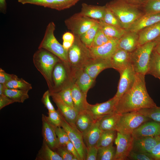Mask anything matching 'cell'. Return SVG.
<instances>
[{"mask_svg": "<svg viewBox=\"0 0 160 160\" xmlns=\"http://www.w3.org/2000/svg\"><path fill=\"white\" fill-rule=\"evenodd\" d=\"M73 43V42H72L63 41L62 45L65 49L68 50Z\"/></svg>", "mask_w": 160, "mask_h": 160, "instance_id": "obj_58", "label": "cell"}, {"mask_svg": "<svg viewBox=\"0 0 160 160\" xmlns=\"http://www.w3.org/2000/svg\"><path fill=\"white\" fill-rule=\"evenodd\" d=\"M68 61L74 65H77L81 63H85L86 65V63L92 58L89 48L76 36H75L73 43L68 50Z\"/></svg>", "mask_w": 160, "mask_h": 160, "instance_id": "obj_8", "label": "cell"}, {"mask_svg": "<svg viewBox=\"0 0 160 160\" xmlns=\"http://www.w3.org/2000/svg\"><path fill=\"white\" fill-rule=\"evenodd\" d=\"M150 119L138 111L123 113L121 114L116 130L123 134H132L140 125Z\"/></svg>", "mask_w": 160, "mask_h": 160, "instance_id": "obj_6", "label": "cell"}, {"mask_svg": "<svg viewBox=\"0 0 160 160\" xmlns=\"http://www.w3.org/2000/svg\"><path fill=\"white\" fill-rule=\"evenodd\" d=\"M60 61L56 64L53 70L52 77L54 85L53 89L50 92H59L60 91V87L63 85L66 78L65 69Z\"/></svg>", "mask_w": 160, "mask_h": 160, "instance_id": "obj_26", "label": "cell"}, {"mask_svg": "<svg viewBox=\"0 0 160 160\" xmlns=\"http://www.w3.org/2000/svg\"><path fill=\"white\" fill-rule=\"evenodd\" d=\"M81 0H18L23 4H30L60 11L68 9Z\"/></svg>", "mask_w": 160, "mask_h": 160, "instance_id": "obj_13", "label": "cell"}, {"mask_svg": "<svg viewBox=\"0 0 160 160\" xmlns=\"http://www.w3.org/2000/svg\"><path fill=\"white\" fill-rule=\"evenodd\" d=\"M95 121L90 113L87 110L78 113L75 121V125L82 134Z\"/></svg>", "mask_w": 160, "mask_h": 160, "instance_id": "obj_28", "label": "cell"}, {"mask_svg": "<svg viewBox=\"0 0 160 160\" xmlns=\"http://www.w3.org/2000/svg\"><path fill=\"white\" fill-rule=\"evenodd\" d=\"M127 3L142 9L148 0H124Z\"/></svg>", "mask_w": 160, "mask_h": 160, "instance_id": "obj_54", "label": "cell"}, {"mask_svg": "<svg viewBox=\"0 0 160 160\" xmlns=\"http://www.w3.org/2000/svg\"><path fill=\"white\" fill-rule=\"evenodd\" d=\"M138 46L154 41L160 37V22L138 32Z\"/></svg>", "mask_w": 160, "mask_h": 160, "instance_id": "obj_23", "label": "cell"}, {"mask_svg": "<svg viewBox=\"0 0 160 160\" xmlns=\"http://www.w3.org/2000/svg\"><path fill=\"white\" fill-rule=\"evenodd\" d=\"M148 154L153 158V160H160V141Z\"/></svg>", "mask_w": 160, "mask_h": 160, "instance_id": "obj_51", "label": "cell"}, {"mask_svg": "<svg viewBox=\"0 0 160 160\" xmlns=\"http://www.w3.org/2000/svg\"><path fill=\"white\" fill-rule=\"evenodd\" d=\"M94 80L84 71L79 75L76 84L83 92L87 94L93 84Z\"/></svg>", "mask_w": 160, "mask_h": 160, "instance_id": "obj_36", "label": "cell"}, {"mask_svg": "<svg viewBox=\"0 0 160 160\" xmlns=\"http://www.w3.org/2000/svg\"><path fill=\"white\" fill-rule=\"evenodd\" d=\"M99 28L100 25L98 22L79 36L82 42L88 48L91 47Z\"/></svg>", "mask_w": 160, "mask_h": 160, "instance_id": "obj_35", "label": "cell"}, {"mask_svg": "<svg viewBox=\"0 0 160 160\" xmlns=\"http://www.w3.org/2000/svg\"><path fill=\"white\" fill-rule=\"evenodd\" d=\"M71 87L74 108L78 112L87 110L89 105L86 100L87 94L83 92L76 83Z\"/></svg>", "mask_w": 160, "mask_h": 160, "instance_id": "obj_25", "label": "cell"}, {"mask_svg": "<svg viewBox=\"0 0 160 160\" xmlns=\"http://www.w3.org/2000/svg\"><path fill=\"white\" fill-rule=\"evenodd\" d=\"M50 93L49 90L43 94L41 100L42 103L48 111H55L56 110L50 100Z\"/></svg>", "mask_w": 160, "mask_h": 160, "instance_id": "obj_48", "label": "cell"}, {"mask_svg": "<svg viewBox=\"0 0 160 160\" xmlns=\"http://www.w3.org/2000/svg\"><path fill=\"white\" fill-rule=\"evenodd\" d=\"M121 114L114 113L99 120L100 129L102 131L116 130Z\"/></svg>", "mask_w": 160, "mask_h": 160, "instance_id": "obj_29", "label": "cell"}, {"mask_svg": "<svg viewBox=\"0 0 160 160\" xmlns=\"http://www.w3.org/2000/svg\"><path fill=\"white\" fill-rule=\"evenodd\" d=\"M105 6L116 16L124 28L127 30L144 14L142 9L131 5L124 0L111 1Z\"/></svg>", "mask_w": 160, "mask_h": 160, "instance_id": "obj_2", "label": "cell"}, {"mask_svg": "<svg viewBox=\"0 0 160 160\" xmlns=\"http://www.w3.org/2000/svg\"><path fill=\"white\" fill-rule=\"evenodd\" d=\"M102 20L108 24L124 29L118 17L107 7L104 17Z\"/></svg>", "mask_w": 160, "mask_h": 160, "instance_id": "obj_40", "label": "cell"}, {"mask_svg": "<svg viewBox=\"0 0 160 160\" xmlns=\"http://www.w3.org/2000/svg\"><path fill=\"white\" fill-rule=\"evenodd\" d=\"M111 39H113L106 36L103 33L100 27L90 48L96 47L101 46L106 43Z\"/></svg>", "mask_w": 160, "mask_h": 160, "instance_id": "obj_43", "label": "cell"}, {"mask_svg": "<svg viewBox=\"0 0 160 160\" xmlns=\"http://www.w3.org/2000/svg\"><path fill=\"white\" fill-rule=\"evenodd\" d=\"M117 133L116 130L102 131L96 146L97 148L106 147L113 144Z\"/></svg>", "mask_w": 160, "mask_h": 160, "instance_id": "obj_34", "label": "cell"}, {"mask_svg": "<svg viewBox=\"0 0 160 160\" xmlns=\"http://www.w3.org/2000/svg\"><path fill=\"white\" fill-rule=\"evenodd\" d=\"M17 76L13 74L7 73L1 68H0V83L5 84Z\"/></svg>", "mask_w": 160, "mask_h": 160, "instance_id": "obj_49", "label": "cell"}, {"mask_svg": "<svg viewBox=\"0 0 160 160\" xmlns=\"http://www.w3.org/2000/svg\"><path fill=\"white\" fill-rule=\"evenodd\" d=\"M119 40L111 39L101 46L89 48L92 57L94 59H109L118 49Z\"/></svg>", "mask_w": 160, "mask_h": 160, "instance_id": "obj_15", "label": "cell"}, {"mask_svg": "<svg viewBox=\"0 0 160 160\" xmlns=\"http://www.w3.org/2000/svg\"><path fill=\"white\" fill-rule=\"evenodd\" d=\"M53 100L56 104L58 110L65 120L70 124L75 125L78 112L74 108L66 104L57 93L50 92Z\"/></svg>", "mask_w": 160, "mask_h": 160, "instance_id": "obj_16", "label": "cell"}, {"mask_svg": "<svg viewBox=\"0 0 160 160\" xmlns=\"http://www.w3.org/2000/svg\"><path fill=\"white\" fill-rule=\"evenodd\" d=\"M57 93L66 104L74 108L71 87H65Z\"/></svg>", "mask_w": 160, "mask_h": 160, "instance_id": "obj_42", "label": "cell"}, {"mask_svg": "<svg viewBox=\"0 0 160 160\" xmlns=\"http://www.w3.org/2000/svg\"><path fill=\"white\" fill-rule=\"evenodd\" d=\"M55 151L63 160H73L74 157L67 149L66 146L59 145Z\"/></svg>", "mask_w": 160, "mask_h": 160, "instance_id": "obj_47", "label": "cell"}, {"mask_svg": "<svg viewBox=\"0 0 160 160\" xmlns=\"http://www.w3.org/2000/svg\"><path fill=\"white\" fill-rule=\"evenodd\" d=\"M147 74L158 79L160 81V55L153 50L152 53Z\"/></svg>", "mask_w": 160, "mask_h": 160, "instance_id": "obj_33", "label": "cell"}, {"mask_svg": "<svg viewBox=\"0 0 160 160\" xmlns=\"http://www.w3.org/2000/svg\"><path fill=\"white\" fill-rule=\"evenodd\" d=\"M133 137L131 134H123L117 132L114 143L116 145L114 160H124L132 149Z\"/></svg>", "mask_w": 160, "mask_h": 160, "instance_id": "obj_10", "label": "cell"}, {"mask_svg": "<svg viewBox=\"0 0 160 160\" xmlns=\"http://www.w3.org/2000/svg\"><path fill=\"white\" fill-rule=\"evenodd\" d=\"M47 117L49 121L55 127H61L62 117L58 110L48 111Z\"/></svg>", "mask_w": 160, "mask_h": 160, "instance_id": "obj_44", "label": "cell"}, {"mask_svg": "<svg viewBox=\"0 0 160 160\" xmlns=\"http://www.w3.org/2000/svg\"><path fill=\"white\" fill-rule=\"evenodd\" d=\"M55 25L53 22L47 25L44 37L38 49L42 48L52 53L65 63L68 62V50L65 49L57 40L54 32Z\"/></svg>", "mask_w": 160, "mask_h": 160, "instance_id": "obj_5", "label": "cell"}, {"mask_svg": "<svg viewBox=\"0 0 160 160\" xmlns=\"http://www.w3.org/2000/svg\"><path fill=\"white\" fill-rule=\"evenodd\" d=\"M66 147L67 149L71 153L74 157L77 158L78 160H81V158L77 150L70 141L66 144Z\"/></svg>", "mask_w": 160, "mask_h": 160, "instance_id": "obj_53", "label": "cell"}, {"mask_svg": "<svg viewBox=\"0 0 160 160\" xmlns=\"http://www.w3.org/2000/svg\"><path fill=\"white\" fill-rule=\"evenodd\" d=\"M160 22V13H144L127 30L138 33L142 30Z\"/></svg>", "mask_w": 160, "mask_h": 160, "instance_id": "obj_18", "label": "cell"}, {"mask_svg": "<svg viewBox=\"0 0 160 160\" xmlns=\"http://www.w3.org/2000/svg\"><path fill=\"white\" fill-rule=\"evenodd\" d=\"M33 60L35 66L45 79L49 91H51L53 87V70L56 64L61 60L52 53L42 48L38 49L35 52Z\"/></svg>", "mask_w": 160, "mask_h": 160, "instance_id": "obj_3", "label": "cell"}, {"mask_svg": "<svg viewBox=\"0 0 160 160\" xmlns=\"http://www.w3.org/2000/svg\"><path fill=\"white\" fill-rule=\"evenodd\" d=\"M29 91L26 90L9 89L5 87L3 94L13 100L14 102L23 103L29 98Z\"/></svg>", "mask_w": 160, "mask_h": 160, "instance_id": "obj_32", "label": "cell"}, {"mask_svg": "<svg viewBox=\"0 0 160 160\" xmlns=\"http://www.w3.org/2000/svg\"><path fill=\"white\" fill-rule=\"evenodd\" d=\"M128 159L134 160H154L148 154L136 152L132 150L130 152Z\"/></svg>", "mask_w": 160, "mask_h": 160, "instance_id": "obj_46", "label": "cell"}, {"mask_svg": "<svg viewBox=\"0 0 160 160\" xmlns=\"http://www.w3.org/2000/svg\"><path fill=\"white\" fill-rule=\"evenodd\" d=\"M100 27L103 33L107 36L119 40L127 30L108 24L102 20H99Z\"/></svg>", "mask_w": 160, "mask_h": 160, "instance_id": "obj_30", "label": "cell"}, {"mask_svg": "<svg viewBox=\"0 0 160 160\" xmlns=\"http://www.w3.org/2000/svg\"><path fill=\"white\" fill-rule=\"evenodd\" d=\"M142 9L144 13H160V0H148Z\"/></svg>", "mask_w": 160, "mask_h": 160, "instance_id": "obj_41", "label": "cell"}, {"mask_svg": "<svg viewBox=\"0 0 160 160\" xmlns=\"http://www.w3.org/2000/svg\"><path fill=\"white\" fill-rule=\"evenodd\" d=\"M62 39L63 41L73 42L75 39V35L72 33L66 32L63 34Z\"/></svg>", "mask_w": 160, "mask_h": 160, "instance_id": "obj_55", "label": "cell"}, {"mask_svg": "<svg viewBox=\"0 0 160 160\" xmlns=\"http://www.w3.org/2000/svg\"><path fill=\"white\" fill-rule=\"evenodd\" d=\"M118 100L114 96L105 102L92 105L89 104L87 109L94 120H99L103 117L115 113Z\"/></svg>", "mask_w": 160, "mask_h": 160, "instance_id": "obj_12", "label": "cell"}, {"mask_svg": "<svg viewBox=\"0 0 160 160\" xmlns=\"http://www.w3.org/2000/svg\"><path fill=\"white\" fill-rule=\"evenodd\" d=\"M98 22L99 20L88 17L79 12L66 19L64 23L72 33L75 36H80Z\"/></svg>", "mask_w": 160, "mask_h": 160, "instance_id": "obj_7", "label": "cell"}, {"mask_svg": "<svg viewBox=\"0 0 160 160\" xmlns=\"http://www.w3.org/2000/svg\"><path fill=\"white\" fill-rule=\"evenodd\" d=\"M117 90L114 96L118 100L133 86L136 73L130 64L120 73Z\"/></svg>", "mask_w": 160, "mask_h": 160, "instance_id": "obj_11", "label": "cell"}, {"mask_svg": "<svg viewBox=\"0 0 160 160\" xmlns=\"http://www.w3.org/2000/svg\"><path fill=\"white\" fill-rule=\"evenodd\" d=\"M42 134L44 141L52 150L55 151L59 146L55 127L49 121L47 116L42 115Z\"/></svg>", "mask_w": 160, "mask_h": 160, "instance_id": "obj_14", "label": "cell"}, {"mask_svg": "<svg viewBox=\"0 0 160 160\" xmlns=\"http://www.w3.org/2000/svg\"><path fill=\"white\" fill-rule=\"evenodd\" d=\"M137 111L153 121L160 123V107L143 108Z\"/></svg>", "mask_w": 160, "mask_h": 160, "instance_id": "obj_39", "label": "cell"}, {"mask_svg": "<svg viewBox=\"0 0 160 160\" xmlns=\"http://www.w3.org/2000/svg\"><path fill=\"white\" fill-rule=\"evenodd\" d=\"M102 132L99 127V120H96L82 134L84 141L87 147L96 146Z\"/></svg>", "mask_w": 160, "mask_h": 160, "instance_id": "obj_24", "label": "cell"}, {"mask_svg": "<svg viewBox=\"0 0 160 160\" xmlns=\"http://www.w3.org/2000/svg\"><path fill=\"white\" fill-rule=\"evenodd\" d=\"M109 60L111 68L120 73L130 64V53L118 49Z\"/></svg>", "mask_w": 160, "mask_h": 160, "instance_id": "obj_20", "label": "cell"}, {"mask_svg": "<svg viewBox=\"0 0 160 160\" xmlns=\"http://www.w3.org/2000/svg\"><path fill=\"white\" fill-rule=\"evenodd\" d=\"M157 41V39L139 46L130 53V64L136 73L147 74L151 55Z\"/></svg>", "mask_w": 160, "mask_h": 160, "instance_id": "obj_4", "label": "cell"}, {"mask_svg": "<svg viewBox=\"0 0 160 160\" xmlns=\"http://www.w3.org/2000/svg\"><path fill=\"white\" fill-rule=\"evenodd\" d=\"M160 141L159 136L133 138L132 150L148 154Z\"/></svg>", "mask_w": 160, "mask_h": 160, "instance_id": "obj_17", "label": "cell"}, {"mask_svg": "<svg viewBox=\"0 0 160 160\" xmlns=\"http://www.w3.org/2000/svg\"><path fill=\"white\" fill-rule=\"evenodd\" d=\"M55 132L59 145L65 146L69 141L68 136L65 129L61 127L55 128Z\"/></svg>", "mask_w": 160, "mask_h": 160, "instance_id": "obj_45", "label": "cell"}, {"mask_svg": "<svg viewBox=\"0 0 160 160\" xmlns=\"http://www.w3.org/2000/svg\"><path fill=\"white\" fill-rule=\"evenodd\" d=\"M5 87L4 84L0 83V95H3V92Z\"/></svg>", "mask_w": 160, "mask_h": 160, "instance_id": "obj_59", "label": "cell"}, {"mask_svg": "<svg viewBox=\"0 0 160 160\" xmlns=\"http://www.w3.org/2000/svg\"><path fill=\"white\" fill-rule=\"evenodd\" d=\"M35 160H63L57 153L51 149L43 140L41 147L38 152Z\"/></svg>", "mask_w": 160, "mask_h": 160, "instance_id": "obj_31", "label": "cell"}, {"mask_svg": "<svg viewBox=\"0 0 160 160\" xmlns=\"http://www.w3.org/2000/svg\"><path fill=\"white\" fill-rule=\"evenodd\" d=\"M149 121L143 123L133 131L131 135L134 138L159 135L160 123Z\"/></svg>", "mask_w": 160, "mask_h": 160, "instance_id": "obj_19", "label": "cell"}, {"mask_svg": "<svg viewBox=\"0 0 160 160\" xmlns=\"http://www.w3.org/2000/svg\"><path fill=\"white\" fill-rule=\"evenodd\" d=\"M98 149L96 146L87 147L86 160H97Z\"/></svg>", "mask_w": 160, "mask_h": 160, "instance_id": "obj_50", "label": "cell"}, {"mask_svg": "<svg viewBox=\"0 0 160 160\" xmlns=\"http://www.w3.org/2000/svg\"><path fill=\"white\" fill-rule=\"evenodd\" d=\"M145 75L136 73L135 81L133 86L118 100L115 113L122 114L137 111L142 109L157 106L147 91Z\"/></svg>", "mask_w": 160, "mask_h": 160, "instance_id": "obj_1", "label": "cell"}, {"mask_svg": "<svg viewBox=\"0 0 160 160\" xmlns=\"http://www.w3.org/2000/svg\"><path fill=\"white\" fill-rule=\"evenodd\" d=\"M106 9L105 5L99 6L83 3L81 5L80 12L83 15L90 18L100 20L103 19Z\"/></svg>", "mask_w": 160, "mask_h": 160, "instance_id": "obj_27", "label": "cell"}, {"mask_svg": "<svg viewBox=\"0 0 160 160\" xmlns=\"http://www.w3.org/2000/svg\"><path fill=\"white\" fill-rule=\"evenodd\" d=\"M6 88L9 89H15L26 90L29 91L32 89L31 84L18 76L4 84Z\"/></svg>", "mask_w": 160, "mask_h": 160, "instance_id": "obj_37", "label": "cell"}, {"mask_svg": "<svg viewBox=\"0 0 160 160\" xmlns=\"http://www.w3.org/2000/svg\"><path fill=\"white\" fill-rule=\"evenodd\" d=\"M138 33L127 30V32L119 40L118 49L131 53L138 46Z\"/></svg>", "mask_w": 160, "mask_h": 160, "instance_id": "obj_21", "label": "cell"}, {"mask_svg": "<svg viewBox=\"0 0 160 160\" xmlns=\"http://www.w3.org/2000/svg\"><path fill=\"white\" fill-rule=\"evenodd\" d=\"M159 137H160V135H159Z\"/></svg>", "mask_w": 160, "mask_h": 160, "instance_id": "obj_60", "label": "cell"}, {"mask_svg": "<svg viewBox=\"0 0 160 160\" xmlns=\"http://www.w3.org/2000/svg\"><path fill=\"white\" fill-rule=\"evenodd\" d=\"M15 103L14 102L6 95H0V110L5 107Z\"/></svg>", "mask_w": 160, "mask_h": 160, "instance_id": "obj_52", "label": "cell"}, {"mask_svg": "<svg viewBox=\"0 0 160 160\" xmlns=\"http://www.w3.org/2000/svg\"><path fill=\"white\" fill-rule=\"evenodd\" d=\"M7 4L6 0H0V11L3 14L6 12Z\"/></svg>", "mask_w": 160, "mask_h": 160, "instance_id": "obj_56", "label": "cell"}, {"mask_svg": "<svg viewBox=\"0 0 160 160\" xmlns=\"http://www.w3.org/2000/svg\"><path fill=\"white\" fill-rule=\"evenodd\" d=\"M98 148L97 160H114L116 149L113 144L106 147Z\"/></svg>", "mask_w": 160, "mask_h": 160, "instance_id": "obj_38", "label": "cell"}, {"mask_svg": "<svg viewBox=\"0 0 160 160\" xmlns=\"http://www.w3.org/2000/svg\"><path fill=\"white\" fill-rule=\"evenodd\" d=\"M62 117L61 127L66 132L70 141L77 150L81 160H86L87 147L84 142L82 134L75 125L70 124L62 115Z\"/></svg>", "mask_w": 160, "mask_h": 160, "instance_id": "obj_9", "label": "cell"}, {"mask_svg": "<svg viewBox=\"0 0 160 160\" xmlns=\"http://www.w3.org/2000/svg\"><path fill=\"white\" fill-rule=\"evenodd\" d=\"M153 51L160 55V37L157 39V43L154 47Z\"/></svg>", "mask_w": 160, "mask_h": 160, "instance_id": "obj_57", "label": "cell"}, {"mask_svg": "<svg viewBox=\"0 0 160 160\" xmlns=\"http://www.w3.org/2000/svg\"><path fill=\"white\" fill-rule=\"evenodd\" d=\"M90 61L92 63L86 65L84 71L94 79L103 70L111 68L109 59L92 58L90 60Z\"/></svg>", "mask_w": 160, "mask_h": 160, "instance_id": "obj_22", "label": "cell"}]
</instances>
